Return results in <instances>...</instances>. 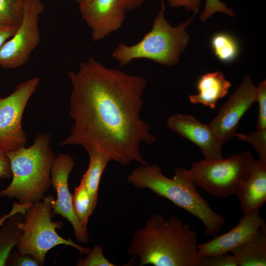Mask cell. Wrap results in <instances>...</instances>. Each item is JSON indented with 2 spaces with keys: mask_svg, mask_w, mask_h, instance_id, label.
<instances>
[{
  "mask_svg": "<svg viewBox=\"0 0 266 266\" xmlns=\"http://www.w3.org/2000/svg\"><path fill=\"white\" fill-rule=\"evenodd\" d=\"M67 75L73 123L59 146L80 145L124 166L133 161L147 164L140 147L156 137L140 116L146 79L107 67L93 57Z\"/></svg>",
  "mask_w": 266,
  "mask_h": 266,
  "instance_id": "1",
  "label": "cell"
},
{
  "mask_svg": "<svg viewBox=\"0 0 266 266\" xmlns=\"http://www.w3.org/2000/svg\"><path fill=\"white\" fill-rule=\"evenodd\" d=\"M198 245L190 224L156 214L135 232L127 252L139 266H198Z\"/></svg>",
  "mask_w": 266,
  "mask_h": 266,
  "instance_id": "2",
  "label": "cell"
},
{
  "mask_svg": "<svg viewBox=\"0 0 266 266\" xmlns=\"http://www.w3.org/2000/svg\"><path fill=\"white\" fill-rule=\"evenodd\" d=\"M127 180L133 187L148 189L194 215L202 222L207 236L219 232L225 224L224 217L215 212L198 192L188 169L177 168L170 178L158 165L147 164L133 170Z\"/></svg>",
  "mask_w": 266,
  "mask_h": 266,
  "instance_id": "3",
  "label": "cell"
},
{
  "mask_svg": "<svg viewBox=\"0 0 266 266\" xmlns=\"http://www.w3.org/2000/svg\"><path fill=\"white\" fill-rule=\"evenodd\" d=\"M49 133H38L33 144L5 153L12 171L9 186L0 196L14 198L19 203H34L42 200L51 183V168L56 155Z\"/></svg>",
  "mask_w": 266,
  "mask_h": 266,
  "instance_id": "4",
  "label": "cell"
},
{
  "mask_svg": "<svg viewBox=\"0 0 266 266\" xmlns=\"http://www.w3.org/2000/svg\"><path fill=\"white\" fill-rule=\"evenodd\" d=\"M164 0H160L161 8L155 16L151 30L137 43L128 45L119 43L112 53L120 67L127 66L138 59H147L167 66L177 64L190 40L186 29L194 16L173 27L165 16Z\"/></svg>",
  "mask_w": 266,
  "mask_h": 266,
  "instance_id": "5",
  "label": "cell"
},
{
  "mask_svg": "<svg viewBox=\"0 0 266 266\" xmlns=\"http://www.w3.org/2000/svg\"><path fill=\"white\" fill-rule=\"evenodd\" d=\"M54 199L52 195L45 196L26 210L20 224L22 234L15 246L21 253L32 256L40 266L44 265L47 252L58 245L73 247L81 255H87L91 250L58 234L56 230H60L63 223L52 221V201Z\"/></svg>",
  "mask_w": 266,
  "mask_h": 266,
  "instance_id": "6",
  "label": "cell"
},
{
  "mask_svg": "<svg viewBox=\"0 0 266 266\" xmlns=\"http://www.w3.org/2000/svg\"><path fill=\"white\" fill-rule=\"evenodd\" d=\"M254 160L245 151L226 159H204L193 164L188 170L196 186L212 196L224 199L235 194Z\"/></svg>",
  "mask_w": 266,
  "mask_h": 266,
  "instance_id": "7",
  "label": "cell"
},
{
  "mask_svg": "<svg viewBox=\"0 0 266 266\" xmlns=\"http://www.w3.org/2000/svg\"><path fill=\"white\" fill-rule=\"evenodd\" d=\"M44 5L40 0H26L21 22L15 33L0 48V66L15 69L29 60L41 42L39 26Z\"/></svg>",
  "mask_w": 266,
  "mask_h": 266,
  "instance_id": "8",
  "label": "cell"
},
{
  "mask_svg": "<svg viewBox=\"0 0 266 266\" xmlns=\"http://www.w3.org/2000/svg\"><path fill=\"white\" fill-rule=\"evenodd\" d=\"M33 77L18 84L9 96L0 99V151L6 153L25 146L27 136L22 126L26 105L39 84Z\"/></svg>",
  "mask_w": 266,
  "mask_h": 266,
  "instance_id": "9",
  "label": "cell"
},
{
  "mask_svg": "<svg viewBox=\"0 0 266 266\" xmlns=\"http://www.w3.org/2000/svg\"><path fill=\"white\" fill-rule=\"evenodd\" d=\"M74 165L73 158L67 153L56 156L51 168V183L57 193V199L52 201L53 215H60L72 225L75 238L86 243L90 239L87 229L79 223L73 210L72 195L70 193L68 179Z\"/></svg>",
  "mask_w": 266,
  "mask_h": 266,
  "instance_id": "10",
  "label": "cell"
},
{
  "mask_svg": "<svg viewBox=\"0 0 266 266\" xmlns=\"http://www.w3.org/2000/svg\"><path fill=\"white\" fill-rule=\"evenodd\" d=\"M256 97L257 87L247 75L208 124L223 144L234 136L241 118L256 101Z\"/></svg>",
  "mask_w": 266,
  "mask_h": 266,
  "instance_id": "11",
  "label": "cell"
},
{
  "mask_svg": "<svg viewBox=\"0 0 266 266\" xmlns=\"http://www.w3.org/2000/svg\"><path fill=\"white\" fill-rule=\"evenodd\" d=\"M79 10L94 42L121 28L127 11L122 0H92L79 4Z\"/></svg>",
  "mask_w": 266,
  "mask_h": 266,
  "instance_id": "12",
  "label": "cell"
},
{
  "mask_svg": "<svg viewBox=\"0 0 266 266\" xmlns=\"http://www.w3.org/2000/svg\"><path fill=\"white\" fill-rule=\"evenodd\" d=\"M167 123L172 131L199 146L205 159L223 158V143L208 124L201 123L192 115L181 113H175L168 117Z\"/></svg>",
  "mask_w": 266,
  "mask_h": 266,
  "instance_id": "13",
  "label": "cell"
},
{
  "mask_svg": "<svg viewBox=\"0 0 266 266\" xmlns=\"http://www.w3.org/2000/svg\"><path fill=\"white\" fill-rule=\"evenodd\" d=\"M260 209L244 214L239 223L228 232L198 245V256L203 257L229 253L251 239L266 224Z\"/></svg>",
  "mask_w": 266,
  "mask_h": 266,
  "instance_id": "14",
  "label": "cell"
},
{
  "mask_svg": "<svg viewBox=\"0 0 266 266\" xmlns=\"http://www.w3.org/2000/svg\"><path fill=\"white\" fill-rule=\"evenodd\" d=\"M235 195L243 215L260 209L266 201V162L254 160Z\"/></svg>",
  "mask_w": 266,
  "mask_h": 266,
  "instance_id": "15",
  "label": "cell"
},
{
  "mask_svg": "<svg viewBox=\"0 0 266 266\" xmlns=\"http://www.w3.org/2000/svg\"><path fill=\"white\" fill-rule=\"evenodd\" d=\"M231 86V83L221 72L216 71L204 74L198 81V94L190 95V101L214 109L218 100L228 94Z\"/></svg>",
  "mask_w": 266,
  "mask_h": 266,
  "instance_id": "16",
  "label": "cell"
},
{
  "mask_svg": "<svg viewBox=\"0 0 266 266\" xmlns=\"http://www.w3.org/2000/svg\"><path fill=\"white\" fill-rule=\"evenodd\" d=\"M237 266H266V224L249 240L231 251Z\"/></svg>",
  "mask_w": 266,
  "mask_h": 266,
  "instance_id": "17",
  "label": "cell"
},
{
  "mask_svg": "<svg viewBox=\"0 0 266 266\" xmlns=\"http://www.w3.org/2000/svg\"><path fill=\"white\" fill-rule=\"evenodd\" d=\"M24 214L18 212L10 216L0 227V266H6L10 252L21 235L20 224Z\"/></svg>",
  "mask_w": 266,
  "mask_h": 266,
  "instance_id": "18",
  "label": "cell"
},
{
  "mask_svg": "<svg viewBox=\"0 0 266 266\" xmlns=\"http://www.w3.org/2000/svg\"><path fill=\"white\" fill-rule=\"evenodd\" d=\"M89 164L81 180L84 182L93 205L96 207L98 200V190L102 173L110 161L102 154L95 151L87 152Z\"/></svg>",
  "mask_w": 266,
  "mask_h": 266,
  "instance_id": "19",
  "label": "cell"
},
{
  "mask_svg": "<svg viewBox=\"0 0 266 266\" xmlns=\"http://www.w3.org/2000/svg\"><path fill=\"white\" fill-rule=\"evenodd\" d=\"M210 44L216 57L223 63L233 61L239 54V48L236 40L226 33L215 34L211 39Z\"/></svg>",
  "mask_w": 266,
  "mask_h": 266,
  "instance_id": "20",
  "label": "cell"
},
{
  "mask_svg": "<svg viewBox=\"0 0 266 266\" xmlns=\"http://www.w3.org/2000/svg\"><path fill=\"white\" fill-rule=\"evenodd\" d=\"M72 205L75 214L81 226L87 229L90 215L95 207L93 205L86 185L83 180L72 195Z\"/></svg>",
  "mask_w": 266,
  "mask_h": 266,
  "instance_id": "21",
  "label": "cell"
},
{
  "mask_svg": "<svg viewBox=\"0 0 266 266\" xmlns=\"http://www.w3.org/2000/svg\"><path fill=\"white\" fill-rule=\"evenodd\" d=\"M26 0H0V25L18 26Z\"/></svg>",
  "mask_w": 266,
  "mask_h": 266,
  "instance_id": "22",
  "label": "cell"
},
{
  "mask_svg": "<svg viewBox=\"0 0 266 266\" xmlns=\"http://www.w3.org/2000/svg\"><path fill=\"white\" fill-rule=\"evenodd\" d=\"M234 136L251 144L259 156V160L266 162V129L257 130L247 134L236 133Z\"/></svg>",
  "mask_w": 266,
  "mask_h": 266,
  "instance_id": "23",
  "label": "cell"
},
{
  "mask_svg": "<svg viewBox=\"0 0 266 266\" xmlns=\"http://www.w3.org/2000/svg\"><path fill=\"white\" fill-rule=\"evenodd\" d=\"M77 266H115L104 256L102 248L95 245L85 258H80L76 262Z\"/></svg>",
  "mask_w": 266,
  "mask_h": 266,
  "instance_id": "24",
  "label": "cell"
},
{
  "mask_svg": "<svg viewBox=\"0 0 266 266\" xmlns=\"http://www.w3.org/2000/svg\"><path fill=\"white\" fill-rule=\"evenodd\" d=\"M198 266H237L234 257L229 253L198 257Z\"/></svg>",
  "mask_w": 266,
  "mask_h": 266,
  "instance_id": "25",
  "label": "cell"
},
{
  "mask_svg": "<svg viewBox=\"0 0 266 266\" xmlns=\"http://www.w3.org/2000/svg\"><path fill=\"white\" fill-rule=\"evenodd\" d=\"M257 87L256 101L258 102L259 111L256 124L257 130L266 129V81L260 82Z\"/></svg>",
  "mask_w": 266,
  "mask_h": 266,
  "instance_id": "26",
  "label": "cell"
},
{
  "mask_svg": "<svg viewBox=\"0 0 266 266\" xmlns=\"http://www.w3.org/2000/svg\"><path fill=\"white\" fill-rule=\"evenodd\" d=\"M8 266H40L39 264L30 255L19 251H11L6 261Z\"/></svg>",
  "mask_w": 266,
  "mask_h": 266,
  "instance_id": "27",
  "label": "cell"
},
{
  "mask_svg": "<svg viewBox=\"0 0 266 266\" xmlns=\"http://www.w3.org/2000/svg\"><path fill=\"white\" fill-rule=\"evenodd\" d=\"M169 5L173 7H184L186 10L192 11L196 14L199 11L200 0H168Z\"/></svg>",
  "mask_w": 266,
  "mask_h": 266,
  "instance_id": "28",
  "label": "cell"
},
{
  "mask_svg": "<svg viewBox=\"0 0 266 266\" xmlns=\"http://www.w3.org/2000/svg\"><path fill=\"white\" fill-rule=\"evenodd\" d=\"M12 176L9 160L4 153L0 151V180Z\"/></svg>",
  "mask_w": 266,
  "mask_h": 266,
  "instance_id": "29",
  "label": "cell"
},
{
  "mask_svg": "<svg viewBox=\"0 0 266 266\" xmlns=\"http://www.w3.org/2000/svg\"><path fill=\"white\" fill-rule=\"evenodd\" d=\"M18 26L0 25V48L15 33Z\"/></svg>",
  "mask_w": 266,
  "mask_h": 266,
  "instance_id": "30",
  "label": "cell"
},
{
  "mask_svg": "<svg viewBox=\"0 0 266 266\" xmlns=\"http://www.w3.org/2000/svg\"><path fill=\"white\" fill-rule=\"evenodd\" d=\"M224 5L225 3L220 0H206L203 11L207 14H214L222 10Z\"/></svg>",
  "mask_w": 266,
  "mask_h": 266,
  "instance_id": "31",
  "label": "cell"
},
{
  "mask_svg": "<svg viewBox=\"0 0 266 266\" xmlns=\"http://www.w3.org/2000/svg\"><path fill=\"white\" fill-rule=\"evenodd\" d=\"M145 0H122L127 11L135 9L140 6Z\"/></svg>",
  "mask_w": 266,
  "mask_h": 266,
  "instance_id": "32",
  "label": "cell"
},
{
  "mask_svg": "<svg viewBox=\"0 0 266 266\" xmlns=\"http://www.w3.org/2000/svg\"><path fill=\"white\" fill-rule=\"evenodd\" d=\"M21 211V209L20 207L18 204L13 203L11 211L7 214H4L0 217V227L2 225L5 220L10 216L16 213L20 212Z\"/></svg>",
  "mask_w": 266,
  "mask_h": 266,
  "instance_id": "33",
  "label": "cell"
},
{
  "mask_svg": "<svg viewBox=\"0 0 266 266\" xmlns=\"http://www.w3.org/2000/svg\"><path fill=\"white\" fill-rule=\"evenodd\" d=\"M92 0H75L78 4H83L90 1Z\"/></svg>",
  "mask_w": 266,
  "mask_h": 266,
  "instance_id": "34",
  "label": "cell"
},
{
  "mask_svg": "<svg viewBox=\"0 0 266 266\" xmlns=\"http://www.w3.org/2000/svg\"></svg>",
  "mask_w": 266,
  "mask_h": 266,
  "instance_id": "35",
  "label": "cell"
},
{
  "mask_svg": "<svg viewBox=\"0 0 266 266\" xmlns=\"http://www.w3.org/2000/svg\"><path fill=\"white\" fill-rule=\"evenodd\" d=\"M1 98V97L0 98V99Z\"/></svg>",
  "mask_w": 266,
  "mask_h": 266,
  "instance_id": "36",
  "label": "cell"
}]
</instances>
